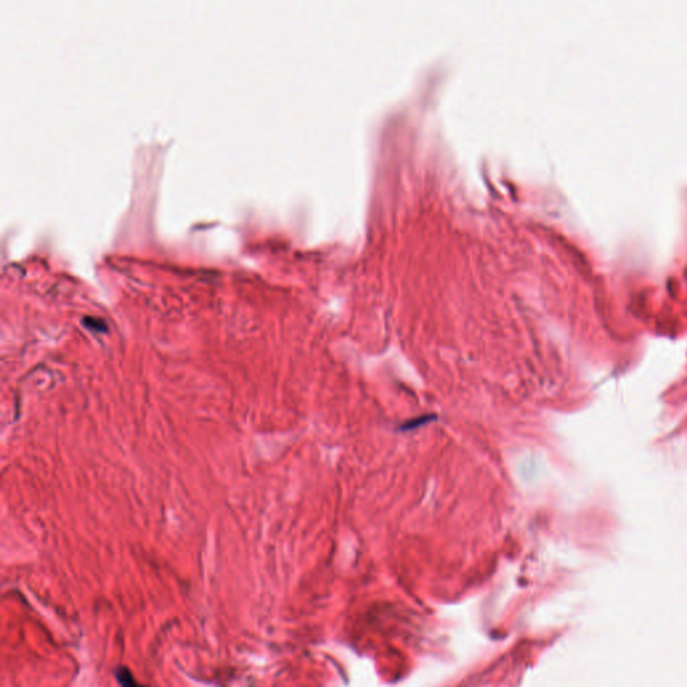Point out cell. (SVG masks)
<instances>
[{
  "instance_id": "obj_1",
  "label": "cell",
  "mask_w": 687,
  "mask_h": 687,
  "mask_svg": "<svg viewBox=\"0 0 687 687\" xmlns=\"http://www.w3.org/2000/svg\"><path fill=\"white\" fill-rule=\"evenodd\" d=\"M116 677H117V681L120 682V685L123 687H147L140 685L136 682L132 671L127 668V667H118L116 670Z\"/></svg>"
},
{
  "instance_id": "obj_2",
  "label": "cell",
  "mask_w": 687,
  "mask_h": 687,
  "mask_svg": "<svg viewBox=\"0 0 687 687\" xmlns=\"http://www.w3.org/2000/svg\"><path fill=\"white\" fill-rule=\"evenodd\" d=\"M84 325L86 328L89 329H93V330H97V332H105L107 330V325L105 322L100 319H91V317H86L84 320Z\"/></svg>"
}]
</instances>
